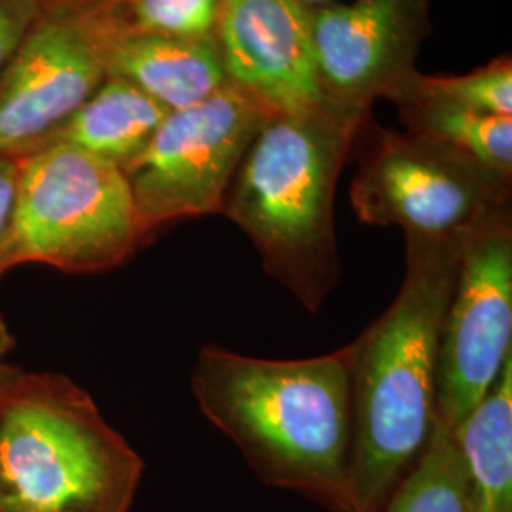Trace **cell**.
Returning a JSON list of instances; mask_svg holds the SVG:
<instances>
[{"label":"cell","instance_id":"23","mask_svg":"<svg viewBox=\"0 0 512 512\" xmlns=\"http://www.w3.org/2000/svg\"><path fill=\"white\" fill-rule=\"evenodd\" d=\"M42 2H48V0H42Z\"/></svg>","mask_w":512,"mask_h":512},{"label":"cell","instance_id":"4","mask_svg":"<svg viewBox=\"0 0 512 512\" xmlns=\"http://www.w3.org/2000/svg\"><path fill=\"white\" fill-rule=\"evenodd\" d=\"M145 461L63 374L0 378V512H129Z\"/></svg>","mask_w":512,"mask_h":512},{"label":"cell","instance_id":"14","mask_svg":"<svg viewBox=\"0 0 512 512\" xmlns=\"http://www.w3.org/2000/svg\"><path fill=\"white\" fill-rule=\"evenodd\" d=\"M450 433L467 476L471 512H512V357Z\"/></svg>","mask_w":512,"mask_h":512},{"label":"cell","instance_id":"5","mask_svg":"<svg viewBox=\"0 0 512 512\" xmlns=\"http://www.w3.org/2000/svg\"><path fill=\"white\" fill-rule=\"evenodd\" d=\"M124 171L67 143L18 158V194L0 277L38 262L65 274L126 264L143 245Z\"/></svg>","mask_w":512,"mask_h":512},{"label":"cell","instance_id":"20","mask_svg":"<svg viewBox=\"0 0 512 512\" xmlns=\"http://www.w3.org/2000/svg\"><path fill=\"white\" fill-rule=\"evenodd\" d=\"M18 194V158L0 156V251L8 239Z\"/></svg>","mask_w":512,"mask_h":512},{"label":"cell","instance_id":"6","mask_svg":"<svg viewBox=\"0 0 512 512\" xmlns=\"http://www.w3.org/2000/svg\"><path fill=\"white\" fill-rule=\"evenodd\" d=\"M357 173L349 198L372 226H399L404 238L454 239L512 209V177L467 152L366 116L357 131Z\"/></svg>","mask_w":512,"mask_h":512},{"label":"cell","instance_id":"3","mask_svg":"<svg viewBox=\"0 0 512 512\" xmlns=\"http://www.w3.org/2000/svg\"><path fill=\"white\" fill-rule=\"evenodd\" d=\"M366 116L334 107L272 114L220 211L251 239L266 275L310 313L342 277L334 196Z\"/></svg>","mask_w":512,"mask_h":512},{"label":"cell","instance_id":"17","mask_svg":"<svg viewBox=\"0 0 512 512\" xmlns=\"http://www.w3.org/2000/svg\"><path fill=\"white\" fill-rule=\"evenodd\" d=\"M122 23L135 31L215 37L224 0H116Z\"/></svg>","mask_w":512,"mask_h":512},{"label":"cell","instance_id":"13","mask_svg":"<svg viewBox=\"0 0 512 512\" xmlns=\"http://www.w3.org/2000/svg\"><path fill=\"white\" fill-rule=\"evenodd\" d=\"M169 112L128 80L107 76L52 143L80 148L124 171L147 148Z\"/></svg>","mask_w":512,"mask_h":512},{"label":"cell","instance_id":"12","mask_svg":"<svg viewBox=\"0 0 512 512\" xmlns=\"http://www.w3.org/2000/svg\"><path fill=\"white\" fill-rule=\"evenodd\" d=\"M107 74L167 110L192 107L230 84L215 37H175L129 29L118 14L107 44Z\"/></svg>","mask_w":512,"mask_h":512},{"label":"cell","instance_id":"16","mask_svg":"<svg viewBox=\"0 0 512 512\" xmlns=\"http://www.w3.org/2000/svg\"><path fill=\"white\" fill-rule=\"evenodd\" d=\"M380 512H471L467 476L448 429L435 423L420 459Z\"/></svg>","mask_w":512,"mask_h":512},{"label":"cell","instance_id":"21","mask_svg":"<svg viewBox=\"0 0 512 512\" xmlns=\"http://www.w3.org/2000/svg\"><path fill=\"white\" fill-rule=\"evenodd\" d=\"M12 348H14V338H12L10 330H8L2 315H0V378L12 368V366L6 365V361H4Z\"/></svg>","mask_w":512,"mask_h":512},{"label":"cell","instance_id":"9","mask_svg":"<svg viewBox=\"0 0 512 512\" xmlns=\"http://www.w3.org/2000/svg\"><path fill=\"white\" fill-rule=\"evenodd\" d=\"M512 357V209L461 239L440 330L437 420L454 431Z\"/></svg>","mask_w":512,"mask_h":512},{"label":"cell","instance_id":"7","mask_svg":"<svg viewBox=\"0 0 512 512\" xmlns=\"http://www.w3.org/2000/svg\"><path fill=\"white\" fill-rule=\"evenodd\" d=\"M270 116L234 84L171 110L124 169L143 241L181 220L220 215L247 148Z\"/></svg>","mask_w":512,"mask_h":512},{"label":"cell","instance_id":"22","mask_svg":"<svg viewBox=\"0 0 512 512\" xmlns=\"http://www.w3.org/2000/svg\"><path fill=\"white\" fill-rule=\"evenodd\" d=\"M306 6H310V8H317V6H325V4H330V2H336V0H302Z\"/></svg>","mask_w":512,"mask_h":512},{"label":"cell","instance_id":"10","mask_svg":"<svg viewBox=\"0 0 512 512\" xmlns=\"http://www.w3.org/2000/svg\"><path fill=\"white\" fill-rule=\"evenodd\" d=\"M433 0H336L311 8V44L330 107L366 116L418 71Z\"/></svg>","mask_w":512,"mask_h":512},{"label":"cell","instance_id":"8","mask_svg":"<svg viewBox=\"0 0 512 512\" xmlns=\"http://www.w3.org/2000/svg\"><path fill=\"white\" fill-rule=\"evenodd\" d=\"M116 0H48L0 73V156L50 145L105 82Z\"/></svg>","mask_w":512,"mask_h":512},{"label":"cell","instance_id":"19","mask_svg":"<svg viewBox=\"0 0 512 512\" xmlns=\"http://www.w3.org/2000/svg\"><path fill=\"white\" fill-rule=\"evenodd\" d=\"M42 8V0H0V73L18 50Z\"/></svg>","mask_w":512,"mask_h":512},{"label":"cell","instance_id":"15","mask_svg":"<svg viewBox=\"0 0 512 512\" xmlns=\"http://www.w3.org/2000/svg\"><path fill=\"white\" fill-rule=\"evenodd\" d=\"M410 133L467 152L512 177V116H492L456 105L429 92L416 73L389 99Z\"/></svg>","mask_w":512,"mask_h":512},{"label":"cell","instance_id":"11","mask_svg":"<svg viewBox=\"0 0 512 512\" xmlns=\"http://www.w3.org/2000/svg\"><path fill=\"white\" fill-rule=\"evenodd\" d=\"M215 38L230 84L272 114L330 107L302 0H224Z\"/></svg>","mask_w":512,"mask_h":512},{"label":"cell","instance_id":"2","mask_svg":"<svg viewBox=\"0 0 512 512\" xmlns=\"http://www.w3.org/2000/svg\"><path fill=\"white\" fill-rule=\"evenodd\" d=\"M190 385L203 416L272 488L351 512L348 346L310 359H258L203 346Z\"/></svg>","mask_w":512,"mask_h":512},{"label":"cell","instance_id":"1","mask_svg":"<svg viewBox=\"0 0 512 512\" xmlns=\"http://www.w3.org/2000/svg\"><path fill=\"white\" fill-rule=\"evenodd\" d=\"M463 236L406 238L399 293L348 344L351 512H380L433 435L440 330L458 275Z\"/></svg>","mask_w":512,"mask_h":512},{"label":"cell","instance_id":"18","mask_svg":"<svg viewBox=\"0 0 512 512\" xmlns=\"http://www.w3.org/2000/svg\"><path fill=\"white\" fill-rule=\"evenodd\" d=\"M421 82L429 92L461 107L492 116H512L511 55L495 57L475 71L459 76L421 73Z\"/></svg>","mask_w":512,"mask_h":512}]
</instances>
